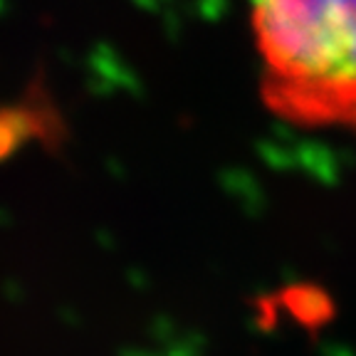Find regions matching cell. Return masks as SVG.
Here are the masks:
<instances>
[{"label":"cell","instance_id":"1","mask_svg":"<svg viewBox=\"0 0 356 356\" xmlns=\"http://www.w3.org/2000/svg\"><path fill=\"white\" fill-rule=\"evenodd\" d=\"M260 97L309 131H356V0H252Z\"/></svg>","mask_w":356,"mask_h":356}]
</instances>
